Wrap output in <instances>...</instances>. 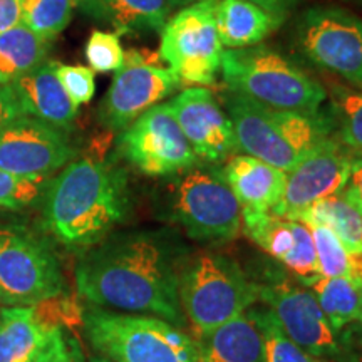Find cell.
<instances>
[{
    "label": "cell",
    "instance_id": "6da1fadb",
    "mask_svg": "<svg viewBox=\"0 0 362 362\" xmlns=\"http://www.w3.org/2000/svg\"><path fill=\"white\" fill-rule=\"evenodd\" d=\"M188 250L178 235L139 230L106 237L76 265L79 296L93 307L160 317L183 327L180 282Z\"/></svg>",
    "mask_w": 362,
    "mask_h": 362
},
{
    "label": "cell",
    "instance_id": "7a4b0ae2",
    "mask_svg": "<svg viewBox=\"0 0 362 362\" xmlns=\"http://www.w3.org/2000/svg\"><path fill=\"white\" fill-rule=\"evenodd\" d=\"M42 203L44 228L51 237L67 250L86 252L128 216V180L112 163L72 160L51 178Z\"/></svg>",
    "mask_w": 362,
    "mask_h": 362
},
{
    "label": "cell",
    "instance_id": "3957f363",
    "mask_svg": "<svg viewBox=\"0 0 362 362\" xmlns=\"http://www.w3.org/2000/svg\"><path fill=\"white\" fill-rule=\"evenodd\" d=\"M223 107L233 124L237 149L288 173L336 133L330 111L272 110L226 90Z\"/></svg>",
    "mask_w": 362,
    "mask_h": 362
},
{
    "label": "cell",
    "instance_id": "277c9868",
    "mask_svg": "<svg viewBox=\"0 0 362 362\" xmlns=\"http://www.w3.org/2000/svg\"><path fill=\"white\" fill-rule=\"evenodd\" d=\"M221 78L228 90L282 111H319L327 90L296 62L269 45L223 49Z\"/></svg>",
    "mask_w": 362,
    "mask_h": 362
},
{
    "label": "cell",
    "instance_id": "5b68a950",
    "mask_svg": "<svg viewBox=\"0 0 362 362\" xmlns=\"http://www.w3.org/2000/svg\"><path fill=\"white\" fill-rule=\"evenodd\" d=\"M83 324L90 347L111 362H198L194 341L160 317L90 305Z\"/></svg>",
    "mask_w": 362,
    "mask_h": 362
},
{
    "label": "cell",
    "instance_id": "8992f818",
    "mask_svg": "<svg viewBox=\"0 0 362 362\" xmlns=\"http://www.w3.org/2000/svg\"><path fill=\"white\" fill-rule=\"evenodd\" d=\"M260 298L237 262L218 253H203L188 260L180 282V300L194 332L208 330L242 315Z\"/></svg>",
    "mask_w": 362,
    "mask_h": 362
},
{
    "label": "cell",
    "instance_id": "52a82bcc",
    "mask_svg": "<svg viewBox=\"0 0 362 362\" xmlns=\"http://www.w3.org/2000/svg\"><path fill=\"white\" fill-rule=\"evenodd\" d=\"M64 291V277L51 243L17 220L0 218V302L33 307Z\"/></svg>",
    "mask_w": 362,
    "mask_h": 362
},
{
    "label": "cell",
    "instance_id": "ba28073f",
    "mask_svg": "<svg viewBox=\"0 0 362 362\" xmlns=\"http://www.w3.org/2000/svg\"><path fill=\"white\" fill-rule=\"evenodd\" d=\"M215 7L216 0L192 4L180 8L163 27L158 56L180 86L215 84L223 54Z\"/></svg>",
    "mask_w": 362,
    "mask_h": 362
},
{
    "label": "cell",
    "instance_id": "9c48e42d",
    "mask_svg": "<svg viewBox=\"0 0 362 362\" xmlns=\"http://www.w3.org/2000/svg\"><path fill=\"white\" fill-rule=\"evenodd\" d=\"M173 218L188 237L202 242H230L242 232V211L218 170L185 171L173 185Z\"/></svg>",
    "mask_w": 362,
    "mask_h": 362
},
{
    "label": "cell",
    "instance_id": "30bf717a",
    "mask_svg": "<svg viewBox=\"0 0 362 362\" xmlns=\"http://www.w3.org/2000/svg\"><path fill=\"white\" fill-rule=\"evenodd\" d=\"M296 42L302 56L362 89V19L344 8L315 6L297 21Z\"/></svg>",
    "mask_w": 362,
    "mask_h": 362
},
{
    "label": "cell",
    "instance_id": "8fae6325",
    "mask_svg": "<svg viewBox=\"0 0 362 362\" xmlns=\"http://www.w3.org/2000/svg\"><path fill=\"white\" fill-rule=\"evenodd\" d=\"M117 148L126 161L146 176H173L198 165L168 103L144 111L123 129Z\"/></svg>",
    "mask_w": 362,
    "mask_h": 362
},
{
    "label": "cell",
    "instance_id": "7c38bea8",
    "mask_svg": "<svg viewBox=\"0 0 362 362\" xmlns=\"http://www.w3.org/2000/svg\"><path fill=\"white\" fill-rule=\"evenodd\" d=\"M146 51L124 52L107 94L99 106V119L110 129H126L149 107L160 104L180 88L178 79Z\"/></svg>",
    "mask_w": 362,
    "mask_h": 362
},
{
    "label": "cell",
    "instance_id": "4fadbf2b",
    "mask_svg": "<svg viewBox=\"0 0 362 362\" xmlns=\"http://www.w3.org/2000/svg\"><path fill=\"white\" fill-rule=\"evenodd\" d=\"M352 161L354 153L336 136L329 138L288 171L274 215L297 220L314 203L341 193L349 180Z\"/></svg>",
    "mask_w": 362,
    "mask_h": 362
},
{
    "label": "cell",
    "instance_id": "5bb4252c",
    "mask_svg": "<svg viewBox=\"0 0 362 362\" xmlns=\"http://www.w3.org/2000/svg\"><path fill=\"white\" fill-rule=\"evenodd\" d=\"M76 158L66 131L19 116L0 131V170L17 176H51Z\"/></svg>",
    "mask_w": 362,
    "mask_h": 362
},
{
    "label": "cell",
    "instance_id": "9a60e30c",
    "mask_svg": "<svg viewBox=\"0 0 362 362\" xmlns=\"http://www.w3.org/2000/svg\"><path fill=\"white\" fill-rule=\"evenodd\" d=\"M260 298L285 336L310 356L317 359L341 356L339 334L329 324L310 291L288 282H277L260 287Z\"/></svg>",
    "mask_w": 362,
    "mask_h": 362
},
{
    "label": "cell",
    "instance_id": "2e32d148",
    "mask_svg": "<svg viewBox=\"0 0 362 362\" xmlns=\"http://www.w3.org/2000/svg\"><path fill=\"white\" fill-rule=\"evenodd\" d=\"M168 104L198 160L218 165L238 151L232 121L210 89L187 88Z\"/></svg>",
    "mask_w": 362,
    "mask_h": 362
},
{
    "label": "cell",
    "instance_id": "e0dca14e",
    "mask_svg": "<svg viewBox=\"0 0 362 362\" xmlns=\"http://www.w3.org/2000/svg\"><path fill=\"white\" fill-rule=\"evenodd\" d=\"M242 228L257 245L310 287L320 277L310 228L274 214L242 215Z\"/></svg>",
    "mask_w": 362,
    "mask_h": 362
},
{
    "label": "cell",
    "instance_id": "ac0fdd59",
    "mask_svg": "<svg viewBox=\"0 0 362 362\" xmlns=\"http://www.w3.org/2000/svg\"><path fill=\"white\" fill-rule=\"evenodd\" d=\"M221 175L242 215L274 214L284 194L287 173L250 155H235L226 160Z\"/></svg>",
    "mask_w": 362,
    "mask_h": 362
},
{
    "label": "cell",
    "instance_id": "d6986e66",
    "mask_svg": "<svg viewBox=\"0 0 362 362\" xmlns=\"http://www.w3.org/2000/svg\"><path fill=\"white\" fill-rule=\"evenodd\" d=\"M57 62L44 61L11 83L24 115L67 131L74 123L78 106L71 101L56 74Z\"/></svg>",
    "mask_w": 362,
    "mask_h": 362
},
{
    "label": "cell",
    "instance_id": "ffe728a7",
    "mask_svg": "<svg viewBox=\"0 0 362 362\" xmlns=\"http://www.w3.org/2000/svg\"><path fill=\"white\" fill-rule=\"evenodd\" d=\"M194 349L198 362H264V339L250 309L198 334Z\"/></svg>",
    "mask_w": 362,
    "mask_h": 362
},
{
    "label": "cell",
    "instance_id": "44dd1931",
    "mask_svg": "<svg viewBox=\"0 0 362 362\" xmlns=\"http://www.w3.org/2000/svg\"><path fill=\"white\" fill-rule=\"evenodd\" d=\"M78 8L117 34L161 33L175 11L170 0H79Z\"/></svg>",
    "mask_w": 362,
    "mask_h": 362
},
{
    "label": "cell",
    "instance_id": "7402d4cb",
    "mask_svg": "<svg viewBox=\"0 0 362 362\" xmlns=\"http://www.w3.org/2000/svg\"><path fill=\"white\" fill-rule=\"evenodd\" d=\"M215 17L223 49L252 47L284 24L282 19L248 0H216Z\"/></svg>",
    "mask_w": 362,
    "mask_h": 362
},
{
    "label": "cell",
    "instance_id": "603a6c76",
    "mask_svg": "<svg viewBox=\"0 0 362 362\" xmlns=\"http://www.w3.org/2000/svg\"><path fill=\"white\" fill-rule=\"evenodd\" d=\"M47 330L35 319L33 307L0 310V362H34Z\"/></svg>",
    "mask_w": 362,
    "mask_h": 362
},
{
    "label": "cell",
    "instance_id": "cb8c5ba5",
    "mask_svg": "<svg viewBox=\"0 0 362 362\" xmlns=\"http://www.w3.org/2000/svg\"><path fill=\"white\" fill-rule=\"evenodd\" d=\"M297 220L305 225L327 226L351 255H362V214L342 192L314 203Z\"/></svg>",
    "mask_w": 362,
    "mask_h": 362
},
{
    "label": "cell",
    "instance_id": "d4e9b609",
    "mask_svg": "<svg viewBox=\"0 0 362 362\" xmlns=\"http://www.w3.org/2000/svg\"><path fill=\"white\" fill-rule=\"evenodd\" d=\"M329 324L337 334L362 315V282L349 277H319L310 285Z\"/></svg>",
    "mask_w": 362,
    "mask_h": 362
},
{
    "label": "cell",
    "instance_id": "484cf974",
    "mask_svg": "<svg viewBox=\"0 0 362 362\" xmlns=\"http://www.w3.org/2000/svg\"><path fill=\"white\" fill-rule=\"evenodd\" d=\"M49 42L19 24L0 34V84H11L42 64Z\"/></svg>",
    "mask_w": 362,
    "mask_h": 362
},
{
    "label": "cell",
    "instance_id": "4316f807",
    "mask_svg": "<svg viewBox=\"0 0 362 362\" xmlns=\"http://www.w3.org/2000/svg\"><path fill=\"white\" fill-rule=\"evenodd\" d=\"M336 138L352 153L362 155V90L344 84L330 88Z\"/></svg>",
    "mask_w": 362,
    "mask_h": 362
},
{
    "label": "cell",
    "instance_id": "83f0119b",
    "mask_svg": "<svg viewBox=\"0 0 362 362\" xmlns=\"http://www.w3.org/2000/svg\"><path fill=\"white\" fill-rule=\"evenodd\" d=\"M314 238L320 277H349L361 280L362 255H351L327 226L307 225Z\"/></svg>",
    "mask_w": 362,
    "mask_h": 362
},
{
    "label": "cell",
    "instance_id": "f1b7e54d",
    "mask_svg": "<svg viewBox=\"0 0 362 362\" xmlns=\"http://www.w3.org/2000/svg\"><path fill=\"white\" fill-rule=\"evenodd\" d=\"M79 0H22V24L51 42L66 29Z\"/></svg>",
    "mask_w": 362,
    "mask_h": 362
},
{
    "label": "cell",
    "instance_id": "f546056e",
    "mask_svg": "<svg viewBox=\"0 0 362 362\" xmlns=\"http://www.w3.org/2000/svg\"><path fill=\"white\" fill-rule=\"evenodd\" d=\"M49 183L51 176H17L0 170V208L21 211L39 205Z\"/></svg>",
    "mask_w": 362,
    "mask_h": 362
},
{
    "label": "cell",
    "instance_id": "4dcf8cb0",
    "mask_svg": "<svg viewBox=\"0 0 362 362\" xmlns=\"http://www.w3.org/2000/svg\"><path fill=\"white\" fill-rule=\"evenodd\" d=\"M264 339V362H319L317 357L297 346L282 329L275 324L267 310H253Z\"/></svg>",
    "mask_w": 362,
    "mask_h": 362
},
{
    "label": "cell",
    "instance_id": "1f68e13d",
    "mask_svg": "<svg viewBox=\"0 0 362 362\" xmlns=\"http://www.w3.org/2000/svg\"><path fill=\"white\" fill-rule=\"evenodd\" d=\"M86 59L98 72L117 71L124 62V49L117 34L94 30L86 44Z\"/></svg>",
    "mask_w": 362,
    "mask_h": 362
},
{
    "label": "cell",
    "instance_id": "d6a6232c",
    "mask_svg": "<svg viewBox=\"0 0 362 362\" xmlns=\"http://www.w3.org/2000/svg\"><path fill=\"white\" fill-rule=\"evenodd\" d=\"M56 74L67 96L76 106L79 107L81 104H88L93 99L96 93V81H94V71L90 67L67 66L57 62Z\"/></svg>",
    "mask_w": 362,
    "mask_h": 362
},
{
    "label": "cell",
    "instance_id": "836d02e7",
    "mask_svg": "<svg viewBox=\"0 0 362 362\" xmlns=\"http://www.w3.org/2000/svg\"><path fill=\"white\" fill-rule=\"evenodd\" d=\"M34 362H84L78 341L67 336L61 325L51 327Z\"/></svg>",
    "mask_w": 362,
    "mask_h": 362
},
{
    "label": "cell",
    "instance_id": "e575fe53",
    "mask_svg": "<svg viewBox=\"0 0 362 362\" xmlns=\"http://www.w3.org/2000/svg\"><path fill=\"white\" fill-rule=\"evenodd\" d=\"M342 193L362 214V155L354 153V161H352L349 180H347Z\"/></svg>",
    "mask_w": 362,
    "mask_h": 362
},
{
    "label": "cell",
    "instance_id": "d590c367",
    "mask_svg": "<svg viewBox=\"0 0 362 362\" xmlns=\"http://www.w3.org/2000/svg\"><path fill=\"white\" fill-rule=\"evenodd\" d=\"M19 116H24V112L21 110L11 84H0V131Z\"/></svg>",
    "mask_w": 362,
    "mask_h": 362
},
{
    "label": "cell",
    "instance_id": "8d00e7d4",
    "mask_svg": "<svg viewBox=\"0 0 362 362\" xmlns=\"http://www.w3.org/2000/svg\"><path fill=\"white\" fill-rule=\"evenodd\" d=\"M22 24V0H0V34Z\"/></svg>",
    "mask_w": 362,
    "mask_h": 362
},
{
    "label": "cell",
    "instance_id": "74e56055",
    "mask_svg": "<svg viewBox=\"0 0 362 362\" xmlns=\"http://www.w3.org/2000/svg\"><path fill=\"white\" fill-rule=\"evenodd\" d=\"M248 2L255 4V6L262 7L264 11L270 12L272 16L279 17V19H282L285 22L288 13L293 12V8H296L302 0H248Z\"/></svg>",
    "mask_w": 362,
    "mask_h": 362
},
{
    "label": "cell",
    "instance_id": "f35d334b",
    "mask_svg": "<svg viewBox=\"0 0 362 362\" xmlns=\"http://www.w3.org/2000/svg\"><path fill=\"white\" fill-rule=\"evenodd\" d=\"M171 6H173V8H183L187 6H192V4H197V2H202V0H170Z\"/></svg>",
    "mask_w": 362,
    "mask_h": 362
},
{
    "label": "cell",
    "instance_id": "ab89813d",
    "mask_svg": "<svg viewBox=\"0 0 362 362\" xmlns=\"http://www.w3.org/2000/svg\"><path fill=\"white\" fill-rule=\"evenodd\" d=\"M89 362H111V361H110V359H106V357H103V356L96 354V356H93V357H90Z\"/></svg>",
    "mask_w": 362,
    "mask_h": 362
},
{
    "label": "cell",
    "instance_id": "60d3db41",
    "mask_svg": "<svg viewBox=\"0 0 362 362\" xmlns=\"http://www.w3.org/2000/svg\"><path fill=\"white\" fill-rule=\"evenodd\" d=\"M359 324H361V325H362V315H361V320H359Z\"/></svg>",
    "mask_w": 362,
    "mask_h": 362
}]
</instances>
